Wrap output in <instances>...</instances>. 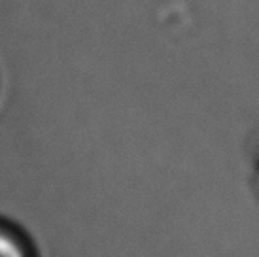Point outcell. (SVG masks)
Returning a JSON list of instances; mask_svg holds the SVG:
<instances>
[{
    "label": "cell",
    "instance_id": "1",
    "mask_svg": "<svg viewBox=\"0 0 259 257\" xmlns=\"http://www.w3.org/2000/svg\"><path fill=\"white\" fill-rule=\"evenodd\" d=\"M0 257H34V253L19 231L0 223Z\"/></svg>",
    "mask_w": 259,
    "mask_h": 257
}]
</instances>
